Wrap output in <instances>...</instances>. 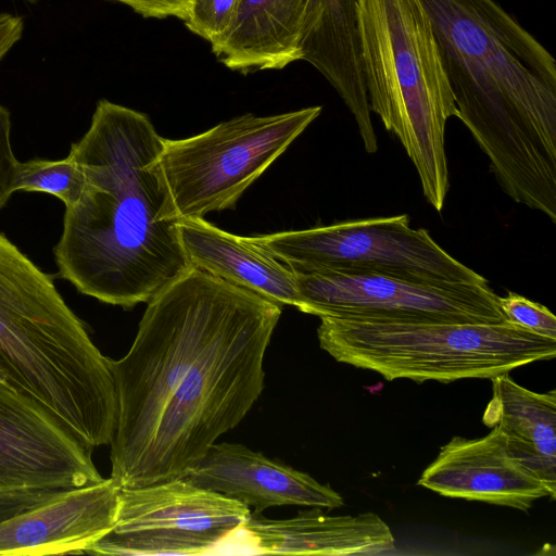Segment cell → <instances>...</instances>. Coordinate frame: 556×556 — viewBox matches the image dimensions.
Returning <instances> with one entry per match:
<instances>
[{
    "label": "cell",
    "mask_w": 556,
    "mask_h": 556,
    "mask_svg": "<svg viewBox=\"0 0 556 556\" xmlns=\"http://www.w3.org/2000/svg\"><path fill=\"white\" fill-rule=\"evenodd\" d=\"M321 350L387 380L492 379L556 356V340L508 321L468 324L320 318Z\"/></svg>",
    "instance_id": "8992f818"
},
{
    "label": "cell",
    "mask_w": 556,
    "mask_h": 556,
    "mask_svg": "<svg viewBox=\"0 0 556 556\" xmlns=\"http://www.w3.org/2000/svg\"><path fill=\"white\" fill-rule=\"evenodd\" d=\"M238 3L239 0H192L185 23L212 43L229 26Z\"/></svg>",
    "instance_id": "7402d4cb"
},
{
    "label": "cell",
    "mask_w": 556,
    "mask_h": 556,
    "mask_svg": "<svg viewBox=\"0 0 556 556\" xmlns=\"http://www.w3.org/2000/svg\"><path fill=\"white\" fill-rule=\"evenodd\" d=\"M309 0H239L212 50L227 67L280 70L303 60Z\"/></svg>",
    "instance_id": "2e32d148"
},
{
    "label": "cell",
    "mask_w": 556,
    "mask_h": 556,
    "mask_svg": "<svg viewBox=\"0 0 556 556\" xmlns=\"http://www.w3.org/2000/svg\"><path fill=\"white\" fill-rule=\"evenodd\" d=\"M236 532L247 539L249 554L376 555L394 549L395 544L390 527L375 513L332 516L319 507L287 519L251 511Z\"/></svg>",
    "instance_id": "9a60e30c"
},
{
    "label": "cell",
    "mask_w": 556,
    "mask_h": 556,
    "mask_svg": "<svg viewBox=\"0 0 556 556\" xmlns=\"http://www.w3.org/2000/svg\"><path fill=\"white\" fill-rule=\"evenodd\" d=\"M83 187V172L70 154L56 161L35 159L20 164L16 190L49 193L60 199L65 208L77 202Z\"/></svg>",
    "instance_id": "ffe728a7"
},
{
    "label": "cell",
    "mask_w": 556,
    "mask_h": 556,
    "mask_svg": "<svg viewBox=\"0 0 556 556\" xmlns=\"http://www.w3.org/2000/svg\"><path fill=\"white\" fill-rule=\"evenodd\" d=\"M180 239L190 264L279 306L300 309L295 276L268 251L204 218H179Z\"/></svg>",
    "instance_id": "e0dca14e"
},
{
    "label": "cell",
    "mask_w": 556,
    "mask_h": 556,
    "mask_svg": "<svg viewBox=\"0 0 556 556\" xmlns=\"http://www.w3.org/2000/svg\"><path fill=\"white\" fill-rule=\"evenodd\" d=\"M303 60L336 89L352 113L363 143H375L359 58L356 0H309Z\"/></svg>",
    "instance_id": "ac0fdd59"
},
{
    "label": "cell",
    "mask_w": 556,
    "mask_h": 556,
    "mask_svg": "<svg viewBox=\"0 0 556 556\" xmlns=\"http://www.w3.org/2000/svg\"><path fill=\"white\" fill-rule=\"evenodd\" d=\"M64 488L0 486V523L59 496Z\"/></svg>",
    "instance_id": "603a6c76"
},
{
    "label": "cell",
    "mask_w": 556,
    "mask_h": 556,
    "mask_svg": "<svg viewBox=\"0 0 556 556\" xmlns=\"http://www.w3.org/2000/svg\"><path fill=\"white\" fill-rule=\"evenodd\" d=\"M0 377L67 431L109 399L108 357L51 276L0 233Z\"/></svg>",
    "instance_id": "277c9868"
},
{
    "label": "cell",
    "mask_w": 556,
    "mask_h": 556,
    "mask_svg": "<svg viewBox=\"0 0 556 556\" xmlns=\"http://www.w3.org/2000/svg\"><path fill=\"white\" fill-rule=\"evenodd\" d=\"M294 274L323 269L376 271L448 282L488 280L447 253L406 214L350 219L250 237Z\"/></svg>",
    "instance_id": "ba28073f"
},
{
    "label": "cell",
    "mask_w": 556,
    "mask_h": 556,
    "mask_svg": "<svg viewBox=\"0 0 556 556\" xmlns=\"http://www.w3.org/2000/svg\"><path fill=\"white\" fill-rule=\"evenodd\" d=\"M150 118L102 99L70 155L84 187L53 249L59 276L80 293L132 308L187 274L179 215Z\"/></svg>",
    "instance_id": "7a4b0ae2"
},
{
    "label": "cell",
    "mask_w": 556,
    "mask_h": 556,
    "mask_svg": "<svg viewBox=\"0 0 556 556\" xmlns=\"http://www.w3.org/2000/svg\"><path fill=\"white\" fill-rule=\"evenodd\" d=\"M321 109L244 114L192 137L164 139L161 165L179 218L232 208Z\"/></svg>",
    "instance_id": "52a82bcc"
},
{
    "label": "cell",
    "mask_w": 556,
    "mask_h": 556,
    "mask_svg": "<svg viewBox=\"0 0 556 556\" xmlns=\"http://www.w3.org/2000/svg\"><path fill=\"white\" fill-rule=\"evenodd\" d=\"M129 5L146 17L175 16L186 21L192 0H114Z\"/></svg>",
    "instance_id": "d4e9b609"
},
{
    "label": "cell",
    "mask_w": 556,
    "mask_h": 556,
    "mask_svg": "<svg viewBox=\"0 0 556 556\" xmlns=\"http://www.w3.org/2000/svg\"><path fill=\"white\" fill-rule=\"evenodd\" d=\"M356 27L370 112L401 141L441 212L450 187L445 127L457 108L430 18L420 0H356Z\"/></svg>",
    "instance_id": "5b68a950"
},
{
    "label": "cell",
    "mask_w": 556,
    "mask_h": 556,
    "mask_svg": "<svg viewBox=\"0 0 556 556\" xmlns=\"http://www.w3.org/2000/svg\"><path fill=\"white\" fill-rule=\"evenodd\" d=\"M252 509L187 478L121 488L114 527L88 554L208 555L249 519Z\"/></svg>",
    "instance_id": "30bf717a"
},
{
    "label": "cell",
    "mask_w": 556,
    "mask_h": 556,
    "mask_svg": "<svg viewBox=\"0 0 556 556\" xmlns=\"http://www.w3.org/2000/svg\"><path fill=\"white\" fill-rule=\"evenodd\" d=\"M492 380V399L482 421L498 426L510 457L533 473L556 495V391H530L508 374Z\"/></svg>",
    "instance_id": "d6986e66"
},
{
    "label": "cell",
    "mask_w": 556,
    "mask_h": 556,
    "mask_svg": "<svg viewBox=\"0 0 556 556\" xmlns=\"http://www.w3.org/2000/svg\"><path fill=\"white\" fill-rule=\"evenodd\" d=\"M91 455L49 413L0 381V486L72 489L100 482Z\"/></svg>",
    "instance_id": "8fae6325"
},
{
    "label": "cell",
    "mask_w": 556,
    "mask_h": 556,
    "mask_svg": "<svg viewBox=\"0 0 556 556\" xmlns=\"http://www.w3.org/2000/svg\"><path fill=\"white\" fill-rule=\"evenodd\" d=\"M498 306L506 321L556 340V317L544 305L509 291L498 296Z\"/></svg>",
    "instance_id": "44dd1931"
},
{
    "label": "cell",
    "mask_w": 556,
    "mask_h": 556,
    "mask_svg": "<svg viewBox=\"0 0 556 556\" xmlns=\"http://www.w3.org/2000/svg\"><path fill=\"white\" fill-rule=\"evenodd\" d=\"M417 484L445 497L523 511L536 500L549 497L542 481L509 456L498 426L483 438H452L422 471Z\"/></svg>",
    "instance_id": "7c38bea8"
},
{
    "label": "cell",
    "mask_w": 556,
    "mask_h": 556,
    "mask_svg": "<svg viewBox=\"0 0 556 556\" xmlns=\"http://www.w3.org/2000/svg\"><path fill=\"white\" fill-rule=\"evenodd\" d=\"M281 306L199 268L148 302L128 352L108 357L116 395L111 478H186L238 426L265 383Z\"/></svg>",
    "instance_id": "6da1fadb"
},
{
    "label": "cell",
    "mask_w": 556,
    "mask_h": 556,
    "mask_svg": "<svg viewBox=\"0 0 556 556\" xmlns=\"http://www.w3.org/2000/svg\"><path fill=\"white\" fill-rule=\"evenodd\" d=\"M121 486L113 479L65 490L0 523V555L81 554L114 527Z\"/></svg>",
    "instance_id": "4fadbf2b"
},
{
    "label": "cell",
    "mask_w": 556,
    "mask_h": 556,
    "mask_svg": "<svg viewBox=\"0 0 556 556\" xmlns=\"http://www.w3.org/2000/svg\"><path fill=\"white\" fill-rule=\"evenodd\" d=\"M294 276L301 298L299 311L319 318L468 324L506 321L498 306V295L488 281L448 282L336 269Z\"/></svg>",
    "instance_id": "9c48e42d"
},
{
    "label": "cell",
    "mask_w": 556,
    "mask_h": 556,
    "mask_svg": "<svg viewBox=\"0 0 556 556\" xmlns=\"http://www.w3.org/2000/svg\"><path fill=\"white\" fill-rule=\"evenodd\" d=\"M24 31V21L21 16L0 13V61L17 43Z\"/></svg>",
    "instance_id": "484cf974"
},
{
    "label": "cell",
    "mask_w": 556,
    "mask_h": 556,
    "mask_svg": "<svg viewBox=\"0 0 556 556\" xmlns=\"http://www.w3.org/2000/svg\"><path fill=\"white\" fill-rule=\"evenodd\" d=\"M459 118L515 202L556 220V61L495 0H420Z\"/></svg>",
    "instance_id": "3957f363"
},
{
    "label": "cell",
    "mask_w": 556,
    "mask_h": 556,
    "mask_svg": "<svg viewBox=\"0 0 556 556\" xmlns=\"http://www.w3.org/2000/svg\"><path fill=\"white\" fill-rule=\"evenodd\" d=\"M26 1H28V2H30V3H35V2H37L38 0H26Z\"/></svg>",
    "instance_id": "4316f807"
},
{
    "label": "cell",
    "mask_w": 556,
    "mask_h": 556,
    "mask_svg": "<svg viewBox=\"0 0 556 556\" xmlns=\"http://www.w3.org/2000/svg\"><path fill=\"white\" fill-rule=\"evenodd\" d=\"M20 164L11 146V114L0 104V210L17 191Z\"/></svg>",
    "instance_id": "cb8c5ba5"
},
{
    "label": "cell",
    "mask_w": 556,
    "mask_h": 556,
    "mask_svg": "<svg viewBox=\"0 0 556 556\" xmlns=\"http://www.w3.org/2000/svg\"><path fill=\"white\" fill-rule=\"evenodd\" d=\"M186 478L257 513L278 506L332 509L344 505L330 485L239 443L215 442Z\"/></svg>",
    "instance_id": "5bb4252c"
}]
</instances>
